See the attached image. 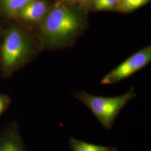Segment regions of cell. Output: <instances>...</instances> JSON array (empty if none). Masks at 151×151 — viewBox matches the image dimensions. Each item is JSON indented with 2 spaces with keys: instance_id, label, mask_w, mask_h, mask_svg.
I'll list each match as a JSON object with an SVG mask.
<instances>
[{
  "instance_id": "obj_5",
  "label": "cell",
  "mask_w": 151,
  "mask_h": 151,
  "mask_svg": "<svg viewBox=\"0 0 151 151\" xmlns=\"http://www.w3.org/2000/svg\"><path fill=\"white\" fill-rule=\"evenodd\" d=\"M50 9L47 0H32L17 13L14 19L22 24L39 25Z\"/></svg>"
},
{
  "instance_id": "obj_3",
  "label": "cell",
  "mask_w": 151,
  "mask_h": 151,
  "mask_svg": "<svg viewBox=\"0 0 151 151\" xmlns=\"http://www.w3.org/2000/svg\"><path fill=\"white\" fill-rule=\"evenodd\" d=\"M73 96L91 111L104 129L110 130L121 110L137 95L132 87L125 93L115 97L96 96L85 91L76 92Z\"/></svg>"
},
{
  "instance_id": "obj_2",
  "label": "cell",
  "mask_w": 151,
  "mask_h": 151,
  "mask_svg": "<svg viewBox=\"0 0 151 151\" xmlns=\"http://www.w3.org/2000/svg\"><path fill=\"white\" fill-rule=\"evenodd\" d=\"M32 38L22 27L12 25L6 30L0 48L2 75L9 77L22 67L34 53Z\"/></svg>"
},
{
  "instance_id": "obj_9",
  "label": "cell",
  "mask_w": 151,
  "mask_h": 151,
  "mask_svg": "<svg viewBox=\"0 0 151 151\" xmlns=\"http://www.w3.org/2000/svg\"><path fill=\"white\" fill-rule=\"evenodd\" d=\"M150 0H120L118 11L128 13L145 5Z\"/></svg>"
},
{
  "instance_id": "obj_6",
  "label": "cell",
  "mask_w": 151,
  "mask_h": 151,
  "mask_svg": "<svg viewBox=\"0 0 151 151\" xmlns=\"http://www.w3.org/2000/svg\"><path fill=\"white\" fill-rule=\"evenodd\" d=\"M0 151H27L16 122L7 124L0 132Z\"/></svg>"
},
{
  "instance_id": "obj_8",
  "label": "cell",
  "mask_w": 151,
  "mask_h": 151,
  "mask_svg": "<svg viewBox=\"0 0 151 151\" xmlns=\"http://www.w3.org/2000/svg\"><path fill=\"white\" fill-rule=\"evenodd\" d=\"M32 0H0V12L10 19H14L17 13Z\"/></svg>"
},
{
  "instance_id": "obj_4",
  "label": "cell",
  "mask_w": 151,
  "mask_h": 151,
  "mask_svg": "<svg viewBox=\"0 0 151 151\" xmlns=\"http://www.w3.org/2000/svg\"><path fill=\"white\" fill-rule=\"evenodd\" d=\"M151 60V47L142 49L105 76L102 85H113L128 78L148 65Z\"/></svg>"
},
{
  "instance_id": "obj_12",
  "label": "cell",
  "mask_w": 151,
  "mask_h": 151,
  "mask_svg": "<svg viewBox=\"0 0 151 151\" xmlns=\"http://www.w3.org/2000/svg\"><path fill=\"white\" fill-rule=\"evenodd\" d=\"M92 1L93 0H82L80 4H81L82 7L87 9L91 6Z\"/></svg>"
},
{
  "instance_id": "obj_7",
  "label": "cell",
  "mask_w": 151,
  "mask_h": 151,
  "mask_svg": "<svg viewBox=\"0 0 151 151\" xmlns=\"http://www.w3.org/2000/svg\"><path fill=\"white\" fill-rule=\"evenodd\" d=\"M69 146L72 151H118L114 146H103L87 143L83 140H77L70 137Z\"/></svg>"
},
{
  "instance_id": "obj_13",
  "label": "cell",
  "mask_w": 151,
  "mask_h": 151,
  "mask_svg": "<svg viewBox=\"0 0 151 151\" xmlns=\"http://www.w3.org/2000/svg\"><path fill=\"white\" fill-rule=\"evenodd\" d=\"M60 2L64 3L65 4L67 5H70V4H72L76 2H80L82 0H59Z\"/></svg>"
},
{
  "instance_id": "obj_14",
  "label": "cell",
  "mask_w": 151,
  "mask_h": 151,
  "mask_svg": "<svg viewBox=\"0 0 151 151\" xmlns=\"http://www.w3.org/2000/svg\"><path fill=\"white\" fill-rule=\"evenodd\" d=\"M1 42H2V40L1 39V34H0V48H1Z\"/></svg>"
},
{
  "instance_id": "obj_11",
  "label": "cell",
  "mask_w": 151,
  "mask_h": 151,
  "mask_svg": "<svg viewBox=\"0 0 151 151\" xmlns=\"http://www.w3.org/2000/svg\"><path fill=\"white\" fill-rule=\"evenodd\" d=\"M10 103V97L6 94L0 93V116L9 108Z\"/></svg>"
},
{
  "instance_id": "obj_1",
  "label": "cell",
  "mask_w": 151,
  "mask_h": 151,
  "mask_svg": "<svg viewBox=\"0 0 151 151\" xmlns=\"http://www.w3.org/2000/svg\"><path fill=\"white\" fill-rule=\"evenodd\" d=\"M82 20L73 9L60 1L50 7L47 15L39 25L44 43L49 47L64 46L82 29Z\"/></svg>"
},
{
  "instance_id": "obj_10",
  "label": "cell",
  "mask_w": 151,
  "mask_h": 151,
  "mask_svg": "<svg viewBox=\"0 0 151 151\" xmlns=\"http://www.w3.org/2000/svg\"><path fill=\"white\" fill-rule=\"evenodd\" d=\"M119 0H93L91 7L96 11H118Z\"/></svg>"
}]
</instances>
